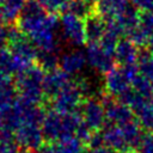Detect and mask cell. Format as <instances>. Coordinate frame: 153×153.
Listing matches in <instances>:
<instances>
[{
    "mask_svg": "<svg viewBox=\"0 0 153 153\" xmlns=\"http://www.w3.org/2000/svg\"><path fill=\"white\" fill-rule=\"evenodd\" d=\"M45 71L38 66H31L26 72L16 76V86L20 93V99L36 105L38 102L42 100L43 93V80L45 76Z\"/></svg>",
    "mask_w": 153,
    "mask_h": 153,
    "instance_id": "6da1fadb",
    "label": "cell"
},
{
    "mask_svg": "<svg viewBox=\"0 0 153 153\" xmlns=\"http://www.w3.org/2000/svg\"><path fill=\"white\" fill-rule=\"evenodd\" d=\"M60 27L63 37L73 45L80 47L86 43L84 19L69 13H62L60 17Z\"/></svg>",
    "mask_w": 153,
    "mask_h": 153,
    "instance_id": "7a4b0ae2",
    "label": "cell"
},
{
    "mask_svg": "<svg viewBox=\"0 0 153 153\" xmlns=\"http://www.w3.org/2000/svg\"><path fill=\"white\" fill-rule=\"evenodd\" d=\"M81 96L82 94H81L76 82L73 81L54 98L53 104H54L55 111L61 115L75 112L80 104Z\"/></svg>",
    "mask_w": 153,
    "mask_h": 153,
    "instance_id": "3957f363",
    "label": "cell"
},
{
    "mask_svg": "<svg viewBox=\"0 0 153 153\" xmlns=\"http://www.w3.org/2000/svg\"><path fill=\"white\" fill-rule=\"evenodd\" d=\"M85 56L87 63L103 74H106L115 68V62H116L115 57L105 53L99 45V43L87 44L85 50Z\"/></svg>",
    "mask_w": 153,
    "mask_h": 153,
    "instance_id": "277c9868",
    "label": "cell"
},
{
    "mask_svg": "<svg viewBox=\"0 0 153 153\" xmlns=\"http://www.w3.org/2000/svg\"><path fill=\"white\" fill-rule=\"evenodd\" d=\"M73 81L74 80L72 79V76L65 73L63 71H61L60 68L47 72L43 80V85H42L43 93L47 97L55 98L62 90H65Z\"/></svg>",
    "mask_w": 153,
    "mask_h": 153,
    "instance_id": "5b68a950",
    "label": "cell"
},
{
    "mask_svg": "<svg viewBox=\"0 0 153 153\" xmlns=\"http://www.w3.org/2000/svg\"><path fill=\"white\" fill-rule=\"evenodd\" d=\"M130 87V81L127 79L121 67H115L105 74V90L112 97H118Z\"/></svg>",
    "mask_w": 153,
    "mask_h": 153,
    "instance_id": "8992f818",
    "label": "cell"
},
{
    "mask_svg": "<svg viewBox=\"0 0 153 153\" xmlns=\"http://www.w3.org/2000/svg\"><path fill=\"white\" fill-rule=\"evenodd\" d=\"M81 115L85 120V124L88 128H97L102 126L105 117V111L100 102L90 98L82 104Z\"/></svg>",
    "mask_w": 153,
    "mask_h": 153,
    "instance_id": "52a82bcc",
    "label": "cell"
},
{
    "mask_svg": "<svg viewBox=\"0 0 153 153\" xmlns=\"http://www.w3.org/2000/svg\"><path fill=\"white\" fill-rule=\"evenodd\" d=\"M87 63L85 53L80 50H72L69 53H65L60 56V69L71 76L78 74L82 71L85 65Z\"/></svg>",
    "mask_w": 153,
    "mask_h": 153,
    "instance_id": "ba28073f",
    "label": "cell"
},
{
    "mask_svg": "<svg viewBox=\"0 0 153 153\" xmlns=\"http://www.w3.org/2000/svg\"><path fill=\"white\" fill-rule=\"evenodd\" d=\"M85 23V35L87 44L99 43L105 33V23L104 19L94 11L91 16L84 19Z\"/></svg>",
    "mask_w": 153,
    "mask_h": 153,
    "instance_id": "9c48e42d",
    "label": "cell"
},
{
    "mask_svg": "<svg viewBox=\"0 0 153 153\" xmlns=\"http://www.w3.org/2000/svg\"><path fill=\"white\" fill-rule=\"evenodd\" d=\"M140 49L133 44L128 38L123 37L120 39L116 50H115V61L120 63V66L124 65H131L137 62Z\"/></svg>",
    "mask_w": 153,
    "mask_h": 153,
    "instance_id": "30bf717a",
    "label": "cell"
},
{
    "mask_svg": "<svg viewBox=\"0 0 153 153\" xmlns=\"http://www.w3.org/2000/svg\"><path fill=\"white\" fill-rule=\"evenodd\" d=\"M26 0H5L0 5V14L2 17V20L7 23V25L14 24L24 8Z\"/></svg>",
    "mask_w": 153,
    "mask_h": 153,
    "instance_id": "8fae6325",
    "label": "cell"
},
{
    "mask_svg": "<svg viewBox=\"0 0 153 153\" xmlns=\"http://www.w3.org/2000/svg\"><path fill=\"white\" fill-rule=\"evenodd\" d=\"M140 14H141V12L131 2H128L116 14V19L120 22V24L124 27V30L127 32V31L136 27L140 24Z\"/></svg>",
    "mask_w": 153,
    "mask_h": 153,
    "instance_id": "7c38bea8",
    "label": "cell"
},
{
    "mask_svg": "<svg viewBox=\"0 0 153 153\" xmlns=\"http://www.w3.org/2000/svg\"><path fill=\"white\" fill-rule=\"evenodd\" d=\"M94 6L86 0H66L61 13H69L80 19H86L94 12Z\"/></svg>",
    "mask_w": 153,
    "mask_h": 153,
    "instance_id": "4fadbf2b",
    "label": "cell"
},
{
    "mask_svg": "<svg viewBox=\"0 0 153 153\" xmlns=\"http://www.w3.org/2000/svg\"><path fill=\"white\" fill-rule=\"evenodd\" d=\"M136 63L139 66L140 75L145 76L146 79L153 82V57L147 48L140 49Z\"/></svg>",
    "mask_w": 153,
    "mask_h": 153,
    "instance_id": "5bb4252c",
    "label": "cell"
},
{
    "mask_svg": "<svg viewBox=\"0 0 153 153\" xmlns=\"http://www.w3.org/2000/svg\"><path fill=\"white\" fill-rule=\"evenodd\" d=\"M37 62L45 72H50L60 67V56L56 51H38Z\"/></svg>",
    "mask_w": 153,
    "mask_h": 153,
    "instance_id": "9a60e30c",
    "label": "cell"
},
{
    "mask_svg": "<svg viewBox=\"0 0 153 153\" xmlns=\"http://www.w3.org/2000/svg\"><path fill=\"white\" fill-rule=\"evenodd\" d=\"M126 38H128L133 44H135L139 49L142 48H147L151 35L140 25H137L136 27L129 30L126 32Z\"/></svg>",
    "mask_w": 153,
    "mask_h": 153,
    "instance_id": "2e32d148",
    "label": "cell"
},
{
    "mask_svg": "<svg viewBox=\"0 0 153 153\" xmlns=\"http://www.w3.org/2000/svg\"><path fill=\"white\" fill-rule=\"evenodd\" d=\"M130 87L135 92H137L139 94H141L142 97L148 98V97L153 96V82L149 81L148 79H146L145 76L140 75V74L131 81Z\"/></svg>",
    "mask_w": 153,
    "mask_h": 153,
    "instance_id": "e0dca14e",
    "label": "cell"
},
{
    "mask_svg": "<svg viewBox=\"0 0 153 153\" xmlns=\"http://www.w3.org/2000/svg\"><path fill=\"white\" fill-rule=\"evenodd\" d=\"M16 87L12 85L0 90V112L10 109L16 103Z\"/></svg>",
    "mask_w": 153,
    "mask_h": 153,
    "instance_id": "ac0fdd59",
    "label": "cell"
},
{
    "mask_svg": "<svg viewBox=\"0 0 153 153\" xmlns=\"http://www.w3.org/2000/svg\"><path fill=\"white\" fill-rule=\"evenodd\" d=\"M120 39H121V38H118V37H116V36H114V35H111V33H109V32H105L104 36H103V38H102L100 42H99V45L102 47V49H103L105 53H108V54H110V55L114 56V55H115L116 47H117ZM114 57H115V56H114Z\"/></svg>",
    "mask_w": 153,
    "mask_h": 153,
    "instance_id": "d6986e66",
    "label": "cell"
},
{
    "mask_svg": "<svg viewBox=\"0 0 153 153\" xmlns=\"http://www.w3.org/2000/svg\"><path fill=\"white\" fill-rule=\"evenodd\" d=\"M0 72L12 76V53L7 48L0 50Z\"/></svg>",
    "mask_w": 153,
    "mask_h": 153,
    "instance_id": "ffe728a7",
    "label": "cell"
},
{
    "mask_svg": "<svg viewBox=\"0 0 153 153\" xmlns=\"http://www.w3.org/2000/svg\"><path fill=\"white\" fill-rule=\"evenodd\" d=\"M47 13L56 14V12H61L63 4L66 0H36Z\"/></svg>",
    "mask_w": 153,
    "mask_h": 153,
    "instance_id": "44dd1931",
    "label": "cell"
},
{
    "mask_svg": "<svg viewBox=\"0 0 153 153\" xmlns=\"http://www.w3.org/2000/svg\"><path fill=\"white\" fill-rule=\"evenodd\" d=\"M151 36L153 35V12H141L140 14V24Z\"/></svg>",
    "mask_w": 153,
    "mask_h": 153,
    "instance_id": "7402d4cb",
    "label": "cell"
},
{
    "mask_svg": "<svg viewBox=\"0 0 153 153\" xmlns=\"http://www.w3.org/2000/svg\"><path fill=\"white\" fill-rule=\"evenodd\" d=\"M140 12H153V0H130Z\"/></svg>",
    "mask_w": 153,
    "mask_h": 153,
    "instance_id": "603a6c76",
    "label": "cell"
},
{
    "mask_svg": "<svg viewBox=\"0 0 153 153\" xmlns=\"http://www.w3.org/2000/svg\"><path fill=\"white\" fill-rule=\"evenodd\" d=\"M143 153H153V137L148 136L143 141Z\"/></svg>",
    "mask_w": 153,
    "mask_h": 153,
    "instance_id": "cb8c5ba5",
    "label": "cell"
},
{
    "mask_svg": "<svg viewBox=\"0 0 153 153\" xmlns=\"http://www.w3.org/2000/svg\"><path fill=\"white\" fill-rule=\"evenodd\" d=\"M10 85H12L11 78L8 75H5L4 73L0 72V90L5 88L6 86H10Z\"/></svg>",
    "mask_w": 153,
    "mask_h": 153,
    "instance_id": "d4e9b609",
    "label": "cell"
},
{
    "mask_svg": "<svg viewBox=\"0 0 153 153\" xmlns=\"http://www.w3.org/2000/svg\"><path fill=\"white\" fill-rule=\"evenodd\" d=\"M86 1H87V2H90L91 5H93V6H96V5L98 4V1H99V0H86Z\"/></svg>",
    "mask_w": 153,
    "mask_h": 153,
    "instance_id": "484cf974",
    "label": "cell"
},
{
    "mask_svg": "<svg viewBox=\"0 0 153 153\" xmlns=\"http://www.w3.org/2000/svg\"><path fill=\"white\" fill-rule=\"evenodd\" d=\"M94 153H105V152H104L103 149H99V148H98V149H97V151H96Z\"/></svg>",
    "mask_w": 153,
    "mask_h": 153,
    "instance_id": "4316f807",
    "label": "cell"
},
{
    "mask_svg": "<svg viewBox=\"0 0 153 153\" xmlns=\"http://www.w3.org/2000/svg\"><path fill=\"white\" fill-rule=\"evenodd\" d=\"M2 22H4V20H2V17H1V14H0V26H2V25H4V24H2Z\"/></svg>",
    "mask_w": 153,
    "mask_h": 153,
    "instance_id": "83f0119b",
    "label": "cell"
}]
</instances>
